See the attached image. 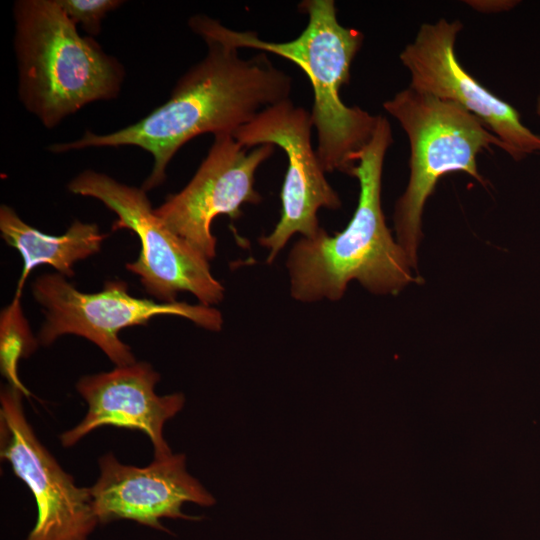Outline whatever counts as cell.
<instances>
[{"mask_svg":"<svg viewBox=\"0 0 540 540\" xmlns=\"http://www.w3.org/2000/svg\"><path fill=\"white\" fill-rule=\"evenodd\" d=\"M0 231L4 241L23 259L15 294L19 297L35 267L48 264L62 276L70 278L74 276L73 265L98 253L107 237L97 224L79 220H74L62 235H48L24 222L12 207L5 204L0 207Z\"/></svg>","mask_w":540,"mask_h":540,"instance_id":"14","label":"cell"},{"mask_svg":"<svg viewBox=\"0 0 540 540\" xmlns=\"http://www.w3.org/2000/svg\"><path fill=\"white\" fill-rule=\"evenodd\" d=\"M66 15L80 24L90 37L97 36L108 12L120 7L121 0H56Z\"/></svg>","mask_w":540,"mask_h":540,"instance_id":"16","label":"cell"},{"mask_svg":"<svg viewBox=\"0 0 540 540\" xmlns=\"http://www.w3.org/2000/svg\"><path fill=\"white\" fill-rule=\"evenodd\" d=\"M206 44V56L179 78L170 98L140 121L108 134L87 130L78 140L53 144L49 150L140 147L154 159L142 186L147 192L165 181L169 162L194 137L233 135L265 108L289 98L292 78L267 53L259 51L245 59L234 47L214 41Z\"/></svg>","mask_w":540,"mask_h":540,"instance_id":"1","label":"cell"},{"mask_svg":"<svg viewBox=\"0 0 540 540\" xmlns=\"http://www.w3.org/2000/svg\"><path fill=\"white\" fill-rule=\"evenodd\" d=\"M410 144V176L396 202V241L417 272V251L422 238V216L427 199L446 174L465 172L484 183L477 168V155L505 145L474 114L456 103L444 101L408 87L383 103Z\"/></svg>","mask_w":540,"mask_h":540,"instance_id":"5","label":"cell"},{"mask_svg":"<svg viewBox=\"0 0 540 540\" xmlns=\"http://www.w3.org/2000/svg\"><path fill=\"white\" fill-rule=\"evenodd\" d=\"M475 10L484 13L508 11L516 6L519 2L513 0H485V1H466Z\"/></svg>","mask_w":540,"mask_h":540,"instance_id":"17","label":"cell"},{"mask_svg":"<svg viewBox=\"0 0 540 540\" xmlns=\"http://www.w3.org/2000/svg\"><path fill=\"white\" fill-rule=\"evenodd\" d=\"M35 300L45 309V320L38 334L40 344L48 346L66 334L81 336L94 343L115 366L136 362L119 332L127 327L144 326L156 316L173 315L199 327L218 332L223 317L213 306L186 302L162 303L129 294L122 280H110L95 293L79 291L59 273L44 274L32 285Z\"/></svg>","mask_w":540,"mask_h":540,"instance_id":"7","label":"cell"},{"mask_svg":"<svg viewBox=\"0 0 540 540\" xmlns=\"http://www.w3.org/2000/svg\"><path fill=\"white\" fill-rule=\"evenodd\" d=\"M29 323L25 318L21 297L14 296L0 316V369L7 384L20 390L24 396H30L18 374L20 360L28 358L38 346Z\"/></svg>","mask_w":540,"mask_h":540,"instance_id":"15","label":"cell"},{"mask_svg":"<svg viewBox=\"0 0 540 540\" xmlns=\"http://www.w3.org/2000/svg\"><path fill=\"white\" fill-rule=\"evenodd\" d=\"M99 476L89 487L94 513L99 524L118 520L167 531L161 519L197 520L182 511L195 503L209 507L213 495L186 468V456L172 453L154 458L145 467L121 463L108 452L98 460Z\"/></svg>","mask_w":540,"mask_h":540,"instance_id":"12","label":"cell"},{"mask_svg":"<svg viewBox=\"0 0 540 540\" xmlns=\"http://www.w3.org/2000/svg\"><path fill=\"white\" fill-rule=\"evenodd\" d=\"M13 12L19 99L43 126L118 96L124 67L93 37L81 36L56 0H18Z\"/></svg>","mask_w":540,"mask_h":540,"instance_id":"4","label":"cell"},{"mask_svg":"<svg viewBox=\"0 0 540 540\" xmlns=\"http://www.w3.org/2000/svg\"><path fill=\"white\" fill-rule=\"evenodd\" d=\"M462 24L439 19L424 23L399 55L412 89L458 104L478 117L519 161L540 151V134L526 127L518 111L492 94L460 64L455 43Z\"/></svg>","mask_w":540,"mask_h":540,"instance_id":"11","label":"cell"},{"mask_svg":"<svg viewBox=\"0 0 540 540\" xmlns=\"http://www.w3.org/2000/svg\"><path fill=\"white\" fill-rule=\"evenodd\" d=\"M68 190L101 201L117 215L113 230L128 229L138 236L139 256L126 269L139 277L149 295L162 303L176 302L180 292L206 306L222 302L224 287L211 273L209 260L162 222L142 187L85 170L69 182Z\"/></svg>","mask_w":540,"mask_h":540,"instance_id":"6","label":"cell"},{"mask_svg":"<svg viewBox=\"0 0 540 540\" xmlns=\"http://www.w3.org/2000/svg\"><path fill=\"white\" fill-rule=\"evenodd\" d=\"M159 380L160 374L144 361L82 376L76 389L88 410L77 425L59 436L61 445L70 448L97 428L114 426L143 432L152 443L154 458L169 456L173 452L164 438V426L183 409L185 397L180 392L158 395Z\"/></svg>","mask_w":540,"mask_h":540,"instance_id":"13","label":"cell"},{"mask_svg":"<svg viewBox=\"0 0 540 540\" xmlns=\"http://www.w3.org/2000/svg\"><path fill=\"white\" fill-rule=\"evenodd\" d=\"M23 393L6 384L0 392V456L30 489L37 506L25 540H88L99 524L89 487L74 478L40 442L23 408Z\"/></svg>","mask_w":540,"mask_h":540,"instance_id":"9","label":"cell"},{"mask_svg":"<svg viewBox=\"0 0 540 540\" xmlns=\"http://www.w3.org/2000/svg\"><path fill=\"white\" fill-rule=\"evenodd\" d=\"M299 11L308 17L304 30L293 40L266 41L252 31H236L204 14L192 16L190 29L205 42L251 48L295 63L308 77L314 95L311 113L317 132L316 152L326 173L351 176L355 156L371 140L379 115L343 103L340 91L350 80L351 64L364 36L341 25L333 0H304Z\"/></svg>","mask_w":540,"mask_h":540,"instance_id":"3","label":"cell"},{"mask_svg":"<svg viewBox=\"0 0 540 540\" xmlns=\"http://www.w3.org/2000/svg\"><path fill=\"white\" fill-rule=\"evenodd\" d=\"M312 129L311 113L288 98L265 108L233 133L245 148L272 144L287 157L280 219L268 235L258 239L268 250L267 263L274 261L293 235L310 238L320 231L317 214L321 208L342 206L313 147Z\"/></svg>","mask_w":540,"mask_h":540,"instance_id":"8","label":"cell"},{"mask_svg":"<svg viewBox=\"0 0 540 540\" xmlns=\"http://www.w3.org/2000/svg\"><path fill=\"white\" fill-rule=\"evenodd\" d=\"M392 142L391 125L379 115L373 137L355 156L351 176L358 180L360 193L348 225L332 236L321 228L290 249L286 267L296 301H338L353 280L373 294L396 295L417 280L381 205L384 159Z\"/></svg>","mask_w":540,"mask_h":540,"instance_id":"2","label":"cell"},{"mask_svg":"<svg viewBox=\"0 0 540 540\" xmlns=\"http://www.w3.org/2000/svg\"><path fill=\"white\" fill-rule=\"evenodd\" d=\"M535 111H536V114L540 117V88H539V92L536 98Z\"/></svg>","mask_w":540,"mask_h":540,"instance_id":"18","label":"cell"},{"mask_svg":"<svg viewBox=\"0 0 540 540\" xmlns=\"http://www.w3.org/2000/svg\"><path fill=\"white\" fill-rule=\"evenodd\" d=\"M275 146L245 148L232 134L214 135L208 154L188 184L169 195L156 215L176 235L185 239L209 261L216 255L213 220L219 215L241 216L243 204H259L255 174L272 156Z\"/></svg>","mask_w":540,"mask_h":540,"instance_id":"10","label":"cell"}]
</instances>
